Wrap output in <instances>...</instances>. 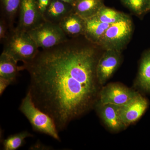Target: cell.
I'll return each mask as SVG.
<instances>
[{
  "label": "cell",
  "mask_w": 150,
  "mask_h": 150,
  "mask_svg": "<svg viewBox=\"0 0 150 150\" xmlns=\"http://www.w3.org/2000/svg\"><path fill=\"white\" fill-rule=\"evenodd\" d=\"M97 63L93 47L76 46L69 39L39 51L32 62L21 66L29 74L28 91L33 102L52 117L59 131L93 105Z\"/></svg>",
  "instance_id": "cell-1"
},
{
  "label": "cell",
  "mask_w": 150,
  "mask_h": 150,
  "mask_svg": "<svg viewBox=\"0 0 150 150\" xmlns=\"http://www.w3.org/2000/svg\"><path fill=\"white\" fill-rule=\"evenodd\" d=\"M3 53L23 65L33 61L39 52L38 47L27 31L17 28L12 30L4 40Z\"/></svg>",
  "instance_id": "cell-2"
},
{
  "label": "cell",
  "mask_w": 150,
  "mask_h": 150,
  "mask_svg": "<svg viewBox=\"0 0 150 150\" xmlns=\"http://www.w3.org/2000/svg\"><path fill=\"white\" fill-rule=\"evenodd\" d=\"M19 109L29 121L33 131L60 141L54 119L35 105L29 91L22 100Z\"/></svg>",
  "instance_id": "cell-3"
},
{
  "label": "cell",
  "mask_w": 150,
  "mask_h": 150,
  "mask_svg": "<svg viewBox=\"0 0 150 150\" xmlns=\"http://www.w3.org/2000/svg\"><path fill=\"white\" fill-rule=\"evenodd\" d=\"M133 32V24L128 16L110 25L105 32L98 45L105 50L120 51L130 40Z\"/></svg>",
  "instance_id": "cell-4"
},
{
  "label": "cell",
  "mask_w": 150,
  "mask_h": 150,
  "mask_svg": "<svg viewBox=\"0 0 150 150\" xmlns=\"http://www.w3.org/2000/svg\"><path fill=\"white\" fill-rule=\"evenodd\" d=\"M27 32L38 48L43 49L52 48L69 39L59 24L46 20Z\"/></svg>",
  "instance_id": "cell-5"
},
{
  "label": "cell",
  "mask_w": 150,
  "mask_h": 150,
  "mask_svg": "<svg viewBox=\"0 0 150 150\" xmlns=\"http://www.w3.org/2000/svg\"><path fill=\"white\" fill-rule=\"evenodd\" d=\"M139 93L125 86L112 83L103 88L99 93L100 104H111L121 106Z\"/></svg>",
  "instance_id": "cell-6"
},
{
  "label": "cell",
  "mask_w": 150,
  "mask_h": 150,
  "mask_svg": "<svg viewBox=\"0 0 150 150\" xmlns=\"http://www.w3.org/2000/svg\"><path fill=\"white\" fill-rule=\"evenodd\" d=\"M17 28L28 31L45 21L40 13L37 0H21Z\"/></svg>",
  "instance_id": "cell-7"
},
{
  "label": "cell",
  "mask_w": 150,
  "mask_h": 150,
  "mask_svg": "<svg viewBox=\"0 0 150 150\" xmlns=\"http://www.w3.org/2000/svg\"><path fill=\"white\" fill-rule=\"evenodd\" d=\"M121 62V52L107 50L97 62L96 75L98 83L104 84L119 67Z\"/></svg>",
  "instance_id": "cell-8"
},
{
  "label": "cell",
  "mask_w": 150,
  "mask_h": 150,
  "mask_svg": "<svg viewBox=\"0 0 150 150\" xmlns=\"http://www.w3.org/2000/svg\"><path fill=\"white\" fill-rule=\"evenodd\" d=\"M149 105L146 98L139 93L126 104L120 106L119 115L126 127L138 121L146 112Z\"/></svg>",
  "instance_id": "cell-9"
},
{
  "label": "cell",
  "mask_w": 150,
  "mask_h": 150,
  "mask_svg": "<svg viewBox=\"0 0 150 150\" xmlns=\"http://www.w3.org/2000/svg\"><path fill=\"white\" fill-rule=\"evenodd\" d=\"M119 108L120 106L113 104L98 105L100 117L108 129L112 132H119L126 127L120 118Z\"/></svg>",
  "instance_id": "cell-10"
},
{
  "label": "cell",
  "mask_w": 150,
  "mask_h": 150,
  "mask_svg": "<svg viewBox=\"0 0 150 150\" xmlns=\"http://www.w3.org/2000/svg\"><path fill=\"white\" fill-rule=\"evenodd\" d=\"M83 19L84 36L89 42L98 44L105 32L110 25L102 22L95 16Z\"/></svg>",
  "instance_id": "cell-11"
},
{
  "label": "cell",
  "mask_w": 150,
  "mask_h": 150,
  "mask_svg": "<svg viewBox=\"0 0 150 150\" xmlns=\"http://www.w3.org/2000/svg\"><path fill=\"white\" fill-rule=\"evenodd\" d=\"M59 24L67 36L76 37L84 35V19L72 11L62 19Z\"/></svg>",
  "instance_id": "cell-12"
},
{
  "label": "cell",
  "mask_w": 150,
  "mask_h": 150,
  "mask_svg": "<svg viewBox=\"0 0 150 150\" xmlns=\"http://www.w3.org/2000/svg\"><path fill=\"white\" fill-rule=\"evenodd\" d=\"M72 8L71 5L61 0H51L43 17L45 20L59 24L72 11Z\"/></svg>",
  "instance_id": "cell-13"
},
{
  "label": "cell",
  "mask_w": 150,
  "mask_h": 150,
  "mask_svg": "<svg viewBox=\"0 0 150 150\" xmlns=\"http://www.w3.org/2000/svg\"><path fill=\"white\" fill-rule=\"evenodd\" d=\"M103 6V0H76L72 11L85 19L95 15Z\"/></svg>",
  "instance_id": "cell-14"
},
{
  "label": "cell",
  "mask_w": 150,
  "mask_h": 150,
  "mask_svg": "<svg viewBox=\"0 0 150 150\" xmlns=\"http://www.w3.org/2000/svg\"><path fill=\"white\" fill-rule=\"evenodd\" d=\"M137 85L146 93H150V51L144 54L140 63Z\"/></svg>",
  "instance_id": "cell-15"
},
{
  "label": "cell",
  "mask_w": 150,
  "mask_h": 150,
  "mask_svg": "<svg viewBox=\"0 0 150 150\" xmlns=\"http://www.w3.org/2000/svg\"><path fill=\"white\" fill-rule=\"evenodd\" d=\"M18 62L11 56L3 53L0 57V77L15 81L19 72L22 70Z\"/></svg>",
  "instance_id": "cell-16"
},
{
  "label": "cell",
  "mask_w": 150,
  "mask_h": 150,
  "mask_svg": "<svg viewBox=\"0 0 150 150\" xmlns=\"http://www.w3.org/2000/svg\"><path fill=\"white\" fill-rule=\"evenodd\" d=\"M33 135L27 131H23L8 136L2 142L3 149L16 150L24 146L25 139L28 137H33Z\"/></svg>",
  "instance_id": "cell-17"
},
{
  "label": "cell",
  "mask_w": 150,
  "mask_h": 150,
  "mask_svg": "<svg viewBox=\"0 0 150 150\" xmlns=\"http://www.w3.org/2000/svg\"><path fill=\"white\" fill-rule=\"evenodd\" d=\"M95 16L104 23L111 25L115 23L127 16L126 15L103 6Z\"/></svg>",
  "instance_id": "cell-18"
},
{
  "label": "cell",
  "mask_w": 150,
  "mask_h": 150,
  "mask_svg": "<svg viewBox=\"0 0 150 150\" xmlns=\"http://www.w3.org/2000/svg\"><path fill=\"white\" fill-rule=\"evenodd\" d=\"M134 13L141 15L150 10V0H121Z\"/></svg>",
  "instance_id": "cell-19"
},
{
  "label": "cell",
  "mask_w": 150,
  "mask_h": 150,
  "mask_svg": "<svg viewBox=\"0 0 150 150\" xmlns=\"http://www.w3.org/2000/svg\"><path fill=\"white\" fill-rule=\"evenodd\" d=\"M1 1L6 16L12 19L20 8L21 0H1Z\"/></svg>",
  "instance_id": "cell-20"
},
{
  "label": "cell",
  "mask_w": 150,
  "mask_h": 150,
  "mask_svg": "<svg viewBox=\"0 0 150 150\" xmlns=\"http://www.w3.org/2000/svg\"><path fill=\"white\" fill-rule=\"evenodd\" d=\"M51 1V0H37L38 9L43 16Z\"/></svg>",
  "instance_id": "cell-21"
},
{
  "label": "cell",
  "mask_w": 150,
  "mask_h": 150,
  "mask_svg": "<svg viewBox=\"0 0 150 150\" xmlns=\"http://www.w3.org/2000/svg\"><path fill=\"white\" fill-rule=\"evenodd\" d=\"M8 33H7V28L6 24L4 21L1 20L0 22V39L1 40H5Z\"/></svg>",
  "instance_id": "cell-22"
},
{
  "label": "cell",
  "mask_w": 150,
  "mask_h": 150,
  "mask_svg": "<svg viewBox=\"0 0 150 150\" xmlns=\"http://www.w3.org/2000/svg\"><path fill=\"white\" fill-rule=\"evenodd\" d=\"M13 82L10 80L0 77V95L1 96L3 93L8 86L10 85Z\"/></svg>",
  "instance_id": "cell-23"
},
{
  "label": "cell",
  "mask_w": 150,
  "mask_h": 150,
  "mask_svg": "<svg viewBox=\"0 0 150 150\" xmlns=\"http://www.w3.org/2000/svg\"><path fill=\"white\" fill-rule=\"evenodd\" d=\"M61 1H63L65 2L68 3V4H69L73 6V5L74 4V2L76 0H61Z\"/></svg>",
  "instance_id": "cell-24"
}]
</instances>
